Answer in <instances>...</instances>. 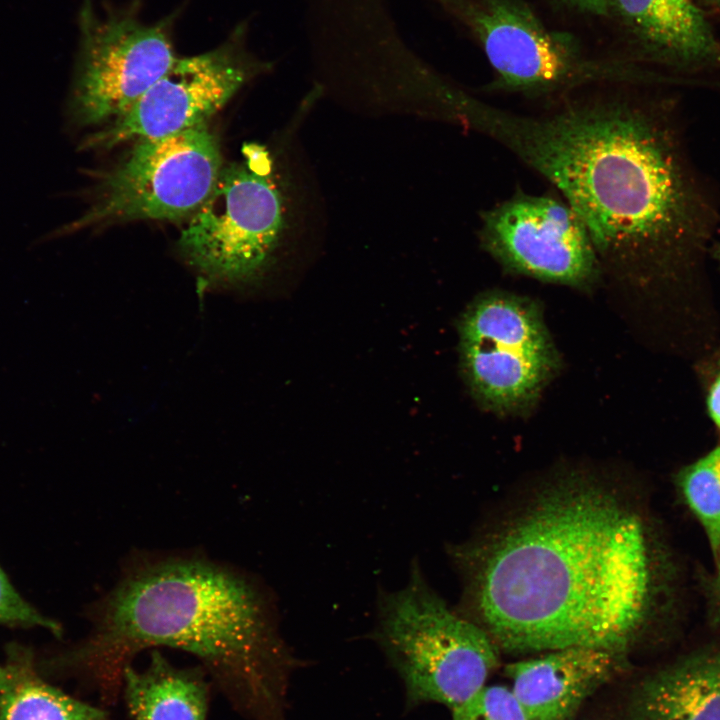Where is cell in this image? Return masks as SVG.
Instances as JSON below:
<instances>
[{
	"mask_svg": "<svg viewBox=\"0 0 720 720\" xmlns=\"http://www.w3.org/2000/svg\"><path fill=\"white\" fill-rule=\"evenodd\" d=\"M462 615L497 646H592L624 654L648 615L651 549L616 487L584 474L538 488L489 531L452 546Z\"/></svg>",
	"mask_w": 720,
	"mask_h": 720,
	"instance_id": "cell-1",
	"label": "cell"
},
{
	"mask_svg": "<svg viewBox=\"0 0 720 720\" xmlns=\"http://www.w3.org/2000/svg\"><path fill=\"white\" fill-rule=\"evenodd\" d=\"M645 85H601L537 114L474 96L460 120L502 145L560 193L614 268L663 267L704 247L715 202L685 149L673 102Z\"/></svg>",
	"mask_w": 720,
	"mask_h": 720,
	"instance_id": "cell-2",
	"label": "cell"
},
{
	"mask_svg": "<svg viewBox=\"0 0 720 720\" xmlns=\"http://www.w3.org/2000/svg\"><path fill=\"white\" fill-rule=\"evenodd\" d=\"M92 630L74 652L104 689L139 651L198 657L232 703L254 720H286L298 660L282 638L272 593L254 576L199 553L138 554L95 601Z\"/></svg>",
	"mask_w": 720,
	"mask_h": 720,
	"instance_id": "cell-3",
	"label": "cell"
},
{
	"mask_svg": "<svg viewBox=\"0 0 720 720\" xmlns=\"http://www.w3.org/2000/svg\"><path fill=\"white\" fill-rule=\"evenodd\" d=\"M484 52L490 92L554 100L601 85H651L660 77L618 52L599 55L568 31L549 27L524 0H428Z\"/></svg>",
	"mask_w": 720,
	"mask_h": 720,
	"instance_id": "cell-4",
	"label": "cell"
},
{
	"mask_svg": "<svg viewBox=\"0 0 720 720\" xmlns=\"http://www.w3.org/2000/svg\"><path fill=\"white\" fill-rule=\"evenodd\" d=\"M374 640L403 681L409 704L450 710L486 685L498 646L477 623L449 608L429 585L418 559L399 589H380Z\"/></svg>",
	"mask_w": 720,
	"mask_h": 720,
	"instance_id": "cell-5",
	"label": "cell"
},
{
	"mask_svg": "<svg viewBox=\"0 0 720 720\" xmlns=\"http://www.w3.org/2000/svg\"><path fill=\"white\" fill-rule=\"evenodd\" d=\"M287 216L269 151L249 144L240 159L223 165L209 196L186 219L178 250L208 288L240 290L273 265Z\"/></svg>",
	"mask_w": 720,
	"mask_h": 720,
	"instance_id": "cell-6",
	"label": "cell"
},
{
	"mask_svg": "<svg viewBox=\"0 0 720 720\" xmlns=\"http://www.w3.org/2000/svg\"><path fill=\"white\" fill-rule=\"evenodd\" d=\"M223 165L207 124L137 141L105 177L90 209L61 232L122 221L187 219L209 196Z\"/></svg>",
	"mask_w": 720,
	"mask_h": 720,
	"instance_id": "cell-7",
	"label": "cell"
},
{
	"mask_svg": "<svg viewBox=\"0 0 720 720\" xmlns=\"http://www.w3.org/2000/svg\"><path fill=\"white\" fill-rule=\"evenodd\" d=\"M177 14L145 23L136 8L95 10L84 0L80 46L68 103L71 123L101 125L123 115L172 65L177 56Z\"/></svg>",
	"mask_w": 720,
	"mask_h": 720,
	"instance_id": "cell-8",
	"label": "cell"
},
{
	"mask_svg": "<svg viewBox=\"0 0 720 720\" xmlns=\"http://www.w3.org/2000/svg\"><path fill=\"white\" fill-rule=\"evenodd\" d=\"M461 369L474 398L498 413L529 408L558 367L537 307L515 295L478 297L460 318Z\"/></svg>",
	"mask_w": 720,
	"mask_h": 720,
	"instance_id": "cell-9",
	"label": "cell"
},
{
	"mask_svg": "<svg viewBox=\"0 0 720 720\" xmlns=\"http://www.w3.org/2000/svg\"><path fill=\"white\" fill-rule=\"evenodd\" d=\"M241 23L216 48L177 57L170 68L119 118L87 139L86 148H112L207 124L251 79L271 68L247 46Z\"/></svg>",
	"mask_w": 720,
	"mask_h": 720,
	"instance_id": "cell-10",
	"label": "cell"
},
{
	"mask_svg": "<svg viewBox=\"0 0 720 720\" xmlns=\"http://www.w3.org/2000/svg\"><path fill=\"white\" fill-rule=\"evenodd\" d=\"M478 236L483 249L518 274L584 288L599 276L591 237L562 198L517 192L481 212Z\"/></svg>",
	"mask_w": 720,
	"mask_h": 720,
	"instance_id": "cell-11",
	"label": "cell"
},
{
	"mask_svg": "<svg viewBox=\"0 0 720 720\" xmlns=\"http://www.w3.org/2000/svg\"><path fill=\"white\" fill-rule=\"evenodd\" d=\"M607 7L629 60L683 72L720 68V42L694 0H607Z\"/></svg>",
	"mask_w": 720,
	"mask_h": 720,
	"instance_id": "cell-12",
	"label": "cell"
},
{
	"mask_svg": "<svg viewBox=\"0 0 720 720\" xmlns=\"http://www.w3.org/2000/svg\"><path fill=\"white\" fill-rule=\"evenodd\" d=\"M623 656L605 648L569 646L510 663L505 673L528 720H567L615 674Z\"/></svg>",
	"mask_w": 720,
	"mask_h": 720,
	"instance_id": "cell-13",
	"label": "cell"
},
{
	"mask_svg": "<svg viewBox=\"0 0 720 720\" xmlns=\"http://www.w3.org/2000/svg\"><path fill=\"white\" fill-rule=\"evenodd\" d=\"M634 720H720V648L656 672L638 689Z\"/></svg>",
	"mask_w": 720,
	"mask_h": 720,
	"instance_id": "cell-14",
	"label": "cell"
},
{
	"mask_svg": "<svg viewBox=\"0 0 720 720\" xmlns=\"http://www.w3.org/2000/svg\"><path fill=\"white\" fill-rule=\"evenodd\" d=\"M122 684L135 720H205L207 690L197 674L171 665L158 651L148 666L127 665Z\"/></svg>",
	"mask_w": 720,
	"mask_h": 720,
	"instance_id": "cell-15",
	"label": "cell"
},
{
	"mask_svg": "<svg viewBox=\"0 0 720 720\" xmlns=\"http://www.w3.org/2000/svg\"><path fill=\"white\" fill-rule=\"evenodd\" d=\"M0 720H108L105 713L51 686L27 648L14 644L0 662Z\"/></svg>",
	"mask_w": 720,
	"mask_h": 720,
	"instance_id": "cell-16",
	"label": "cell"
},
{
	"mask_svg": "<svg viewBox=\"0 0 720 720\" xmlns=\"http://www.w3.org/2000/svg\"><path fill=\"white\" fill-rule=\"evenodd\" d=\"M679 484L717 557L720 551V446L685 467Z\"/></svg>",
	"mask_w": 720,
	"mask_h": 720,
	"instance_id": "cell-17",
	"label": "cell"
},
{
	"mask_svg": "<svg viewBox=\"0 0 720 720\" xmlns=\"http://www.w3.org/2000/svg\"><path fill=\"white\" fill-rule=\"evenodd\" d=\"M452 720H528L505 685H484L463 703L451 709Z\"/></svg>",
	"mask_w": 720,
	"mask_h": 720,
	"instance_id": "cell-18",
	"label": "cell"
},
{
	"mask_svg": "<svg viewBox=\"0 0 720 720\" xmlns=\"http://www.w3.org/2000/svg\"><path fill=\"white\" fill-rule=\"evenodd\" d=\"M0 624L9 626L44 627L60 634V627L45 618L14 589L0 567Z\"/></svg>",
	"mask_w": 720,
	"mask_h": 720,
	"instance_id": "cell-19",
	"label": "cell"
},
{
	"mask_svg": "<svg viewBox=\"0 0 720 720\" xmlns=\"http://www.w3.org/2000/svg\"><path fill=\"white\" fill-rule=\"evenodd\" d=\"M562 6L587 16L608 19L607 0H556Z\"/></svg>",
	"mask_w": 720,
	"mask_h": 720,
	"instance_id": "cell-20",
	"label": "cell"
},
{
	"mask_svg": "<svg viewBox=\"0 0 720 720\" xmlns=\"http://www.w3.org/2000/svg\"><path fill=\"white\" fill-rule=\"evenodd\" d=\"M707 406L711 419L720 429V373L709 391Z\"/></svg>",
	"mask_w": 720,
	"mask_h": 720,
	"instance_id": "cell-21",
	"label": "cell"
},
{
	"mask_svg": "<svg viewBox=\"0 0 720 720\" xmlns=\"http://www.w3.org/2000/svg\"><path fill=\"white\" fill-rule=\"evenodd\" d=\"M714 258L720 263V244L716 245L713 250Z\"/></svg>",
	"mask_w": 720,
	"mask_h": 720,
	"instance_id": "cell-22",
	"label": "cell"
},
{
	"mask_svg": "<svg viewBox=\"0 0 720 720\" xmlns=\"http://www.w3.org/2000/svg\"><path fill=\"white\" fill-rule=\"evenodd\" d=\"M716 558H718V586H719V592H720V551Z\"/></svg>",
	"mask_w": 720,
	"mask_h": 720,
	"instance_id": "cell-23",
	"label": "cell"
}]
</instances>
